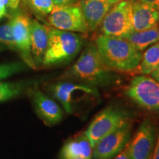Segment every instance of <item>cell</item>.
<instances>
[{
    "mask_svg": "<svg viewBox=\"0 0 159 159\" xmlns=\"http://www.w3.org/2000/svg\"><path fill=\"white\" fill-rule=\"evenodd\" d=\"M92 145L84 133H83L63 145L61 151V159L75 158L92 159Z\"/></svg>",
    "mask_w": 159,
    "mask_h": 159,
    "instance_id": "obj_16",
    "label": "cell"
},
{
    "mask_svg": "<svg viewBox=\"0 0 159 159\" xmlns=\"http://www.w3.org/2000/svg\"><path fill=\"white\" fill-rule=\"evenodd\" d=\"M159 66V42L151 45L147 49L138 66L133 72L142 75H149L153 72Z\"/></svg>",
    "mask_w": 159,
    "mask_h": 159,
    "instance_id": "obj_18",
    "label": "cell"
},
{
    "mask_svg": "<svg viewBox=\"0 0 159 159\" xmlns=\"http://www.w3.org/2000/svg\"><path fill=\"white\" fill-rule=\"evenodd\" d=\"M124 39L142 52L150 46L159 42V25L142 31H133Z\"/></svg>",
    "mask_w": 159,
    "mask_h": 159,
    "instance_id": "obj_17",
    "label": "cell"
},
{
    "mask_svg": "<svg viewBox=\"0 0 159 159\" xmlns=\"http://www.w3.org/2000/svg\"><path fill=\"white\" fill-rule=\"evenodd\" d=\"M22 1L24 2H25V3H29L30 0H22Z\"/></svg>",
    "mask_w": 159,
    "mask_h": 159,
    "instance_id": "obj_30",
    "label": "cell"
},
{
    "mask_svg": "<svg viewBox=\"0 0 159 159\" xmlns=\"http://www.w3.org/2000/svg\"><path fill=\"white\" fill-rule=\"evenodd\" d=\"M138 1L147 4L159 11V0H138Z\"/></svg>",
    "mask_w": 159,
    "mask_h": 159,
    "instance_id": "obj_25",
    "label": "cell"
},
{
    "mask_svg": "<svg viewBox=\"0 0 159 159\" xmlns=\"http://www.w3.org/2000/svg\"><path fill=\"white\" fill-rule=\"evenodd\" d=\"M49 25L61 30L87 34L89 28L80 3L54 6L48 15Z\"/></svg>",
    "mask_w": 159,
    "mask_h": 159,
    "instance_id": "obj_7",
    "label": "cell"
},
{
    "mask_svg": "<svg viewBox=\"0 0 159 159\" xmlns=\"http://www.w3.org/2000/svg\"><path fill=\"white\" fill-rule=\"evenodd\" d=\"M158 25H159V24H158Z\"/></svg>",
    "mask_w": 159,
    "mask_h": 159,
    "instance_id": "obj_32",
    "label": "cell"
},
{
    "mask_svg": "<svg viewBox=\"0 0 159 159\" xmlns=\"http://www.w3.org/2000/svg\"><path fill=\"white\" fill-rule=\"evenodd\" d=\"M128 144H127V146L125 147V149L122 151V152H119L117 156H115L114 158H113L112 159H130V153H129Z\"/></svg>",
    "mask_w": 159,
    "mask_h": 159,
    "instance_id": "obj_23",
    "label": "cell"
},
{
    "mask_svg": "<svg viewBox=\"0 0 159 159\" xmlns=\"http://www.w3.org/2000/svg\"><path fill=\"white\" fill-rule=\"evenodd\" d=\"M0 45L11 50H16L11 19L7 24L0 26Z\"/></svg>",
    "mask_w": 159,
    "mask_h": 159,
    "instance_id": "obj_20",
    "label": "cell"
},
{
    "mask_svg": "<svg viewBox=\"0 0 159 159\" xmlns=\"http://www.w3.org/2000/svg\"><path fill=\"white\" fill-rule=\"evenodd\" d=\"M129 98L143 108L159 111V82L148 75H137L126 90Z\"/></svg>",
    "mask_w": 159,
    "mask_h": 159,
    "instance_id": "obj_6",
    "label": "cell"
},
{
    "mask_svg": "<svg viewBox=\"0 0 159 159\" xmlns=\"http://www.w3.org/2000/svg\"><path fill=\"white\" fill-rule=\"evenodd\" d=\"M102 35L125 38L134 30L132 0H120L108 12L101 23Z\"/></svg>",
    "mask_w": 159,
    "mask_h": 159,
    "instance_id": "obj_5",
    "label": "cell"
},
{
    "mask_svg": "<svg viewBox=\"0 0 159 159\" xmlns=\"http://www.w3.org/2000/svg\"><path fill=\"white\" fill-rule=\"evenodd\" d=\"M127 122H129V116L126 111L115 107H107L97 115L83 133L94 148L101 139Z\"/></svg>",
    "mask_w": 159,
    "mask_h": 159,
    "instance_id": "obj_4",
    "label": "cell"
},
{
    "mask_svg": "<svg viewBox=\"0 0 159 159\" xmlns=\"http://www.w3.org/2000/svg\"><path fill=\"white\" fill-rule=\"evenodd\" d=\"M49 43L42 66H52L70 62L83 47V38L73 32L49 27Z\"/></svg>",
    "mask_w": 159,
    "mask_h": 159,
    "instance_id": "obj_3",
    "label": "cell"
},
{
    "mask_svg": "<svg viewBox=\"0 0 159 159\" xmlns=\"http://www.w3.org/2000/svg\"><path fill=\"white\" fill-rule=\"evenodd\" d=\"M20 0H9V5L8 6L11 9H16L19 6Z\"/></svg>",
    "mask_w": 159,
    "mask_h": 159,
    "instance_id": "obj_28",
    "label": "cell"
},
{
    "mask_svg": "<svg viewBox=\"0 0 159 159\" xmlns=\"http://www.w3.org/2000/svg\"><path fill=\"white\" fill-rule=\"evenodd\" d=\"M77 0H53L55 6H65L75 3Z\"/></svg>",
    "mask_w": 159,
    "mask_h": 159,
    "instance_id": "obj_26",
    "label": "cell"
},
{
    "mask_svg": "<svg viewBox=\"0 0 159 159\" xmlns=\"http://www.w3.org/2000/svg\"><path fill=\"white\" fill-rule=\"evenodd\" d=\"M66 77L96 88L113 85L118 78L103 65L93 44L85 48L76 63L66 71Z\"/></svg>",
    "mask_w": 159,
    "mask_h": 159,
    "instance_id": "obj_2",
    "label": "cell"
},
{
    "mask_svg": "<svg viewBox=\"0 0 159 159\" xmlns=\"http://www.w3.org/2000/svg\"><path fill=\"white\" fill-rule=\"evenodd\" d=\"M30 96L37 114L46 125H54L61 122L63 111L56 102L36 86L30 90Z\"/></svg>",
    "mask_w": 159,
    "mask_h": 159,
    "instance_id": "obj_12",
    "label": "cell"
},
{
    "mask_svg": "<svg viewBox=\"0 0 159 159\" xmlns=\"http://www.w3.org/2000/svg\"><path fill=\"white\" fill-rule=\"evenodd\" d=\"M150 75L152 78L158 81V82H159V66L158 68H157L153 72L151 73Z\"/></svg>",
    "mask_w": 159,
    "mask_h": 159,
    "instance_id": "obj_29",
    "label": "cell"
},
{
    "mask_svg": "<svg viewBox=\"0 0 159 159\" xmlns=\"http://www.w3.org/2000/svg\"><path fill=\"white\" fill-rule=\"evenodd\" d=\"M29 5L35 13L41 16H47L54 7L53 0H30Z\"/></svg>",
    "mask_w": 159,
    "mask_h": 159,
    "instance_id": "obj_21",
    "label": "cell"
},
{
    "mask_svg": "<svg viewBox=\"0 0 159 159\" xmlns=\"http://www.w3.org/2000/svg\"><path fill=\"white\" fill-rule=\"evenodd\" d=\"M151 159H159V132L158 136H157L153 153H152V158Z\"/></svg>",
    "mask_w": 159,
    "mask_h": 159,
    "instance_id": "obj_27",
    "label": "cell"
},
{
    "mask_svg": "<svg viewBox=\"0 0 159 159\" xmlns=\"http://www.w3.org/2000/svg\"><path fill=\"white\" fill-rule=\"evenodd\" d=\"M25 86V83H2L0 82V102L19 95Z\"/></svg>",
    "mask_w": 159,
    "mask_h": 159,
    "instance_id": "obj_19",
    "label": "cell"
},
{
    "mask_svg": "<svg viewBox=\"0 0 159 159\" xmlns=\"http://www.w3.org/2000/svg\"><path fill=\"white\" fill-rule=\"evenodd\" d=\"M120 0H80V5L89 31H94L111 7Z\"/></svg>",
    "mask_w": 159,
    "mask_h": 159,
    "instance_id": "obj_13",
    "label": "cell"
},
{
    "mask_svg": "<svg viewBox=\"0 0 159 159\" xmlns=\"http://www.w3.org/2000/svg\"><path fill=\"white\" fill-rule=\"evenodd\" d=\"M26 69L24 63L13 62L0 64V80L21 72Z\"/></svg>",
    "mask_w": 159,
    "mask_h": 159,
    "instance_id": "obj_22",
    "label": "cell"
},
{
    "mask_svg": "<svg viewBox=\"0 0 159 159\" xmlns=\"http://www.w3.org/2000/svg\"><path fill=\"white\" fill-rule=\"evenodd\" d=\"M132 22L134 31L152 28L159 24V11L138 0H132Z\"/></svg>",
    "mask_w": 159,
    "mask_h": 159,
    "instance_id": "obj_14",
    "label": "cell"
},
{
    "mask_svg": "<svg viewBox=\"0 0 159 159\" xmlns=\"http://www.w3.org/2000/svg\"><path fill=\"white\" fill-rule=\"evenodd\" d=\"M131 125L125 123L101 139L93 148L92 159H112L124 150L130 140Z\"/></svg>",
    "mask_w": 159,
    "mask_h": 159,
    "instance_id": "obj_9",
    "label": "cell"
},
{
    "mask_svg": "<svg viewBox=\"0 0 159 159\" xmlns=\"http://www.w3.org/2000/svg\"><path fill=\"white\" fill-rule=\"evenodd\" d=\"M49 43L48 27L36 19L32 21L30 27L31 52L36 67L42 65L43 56Z\"/></svg>",
    "mask_w": 159,
    "mask_h": 159,
    "instance_id": "obj_15",
    "label": "cell"
},
{
    "mask_svg": "<svg viewBox=\"0 0 159 159\" xmlns=\"http://www.w3.org/2000/svg\"><path fill=\"white\" fill-rule=\"evenodd\" d=\"M9 5V0H0V19L6 14V7Z\"/></svg>",
    "mask_w": 159,
    "mask_h": 159,
    "instance_id": "obj_24",
    "label": "cell"
},
{
    "mask_svg": "<svg viewBox=\"0 0 159 159\" xmlns=\"http://www.w3.org/2000/svg\"><path fill=\"white\" fill-rule=\"evenodd\" d=\"M50 92L54 98L62 105L68 114L73 112L75 102L86 97H98V90L96 87L80 82H59L50 87Z\"/></svg>",
    "mask_w": 159,
    "mask_h": 159,
    "instance_id": "obj_8",
    "label": "cell"
},
{
    "mask_svg": "<svg viewBox=\"0 0 159 159\" xmlns=\"http://www.w3.org/2000/svg\"><path fill=\"white\" fill-rule=\"evenodd\" d=\"M95 47L103 65L112 71L133 72L142 57V52L124 38L101 35Z\"/></svg>",
    "mask_w": 159,
    "mask_h": 159,
    "instance_id": "obj_1",
    "label": "cell"
},
{
    "mask_svg": "<svg viewBox=\"0 0 159 159\" xmlns=\"http://www.w3.org/2000/svg\"><path fill=\"white\" fill-rule=\"evenodd\" d=\"M156 141V128L151 121L145 119L140 125L131 142H129L130 159L152 158Z\"/></svg>",
    "mask_w": 159,
    "mask_h": 159,
    "instance_id": "obj_11",
    "label": "cell"
},
{
    "mask_svg": "<svg viewBox=\"0 0 159 159\" xmlns=\"http://www.w3.org/2000/svg\"><path fill=\"white\" fill-rule=\"evenodd\" d=\"M70 159H85L84 158H70Z\"/></svg>",
    "mask_w": 159,
    "mask_h": 159,
    "instance_id": "obj_31",
    "label": "cell"
},
{
    "mask_svg": "<svg viewBox=\"0 0 159 159\" xmlns=\"http://www.w3.org/2000/svg\"><path fill=\"white\" fill-rule=\"evenodd\" d=\"M11 20L16 51L19 52L26 64L32 69H36L31 52L30 17L24 12H19L15 13Z\"/></svg>",
    "mask_w": 159,
    "mask_h": 159,
    "instance_id": "obj_10",
    "label": "cell"
}]
</instances>
